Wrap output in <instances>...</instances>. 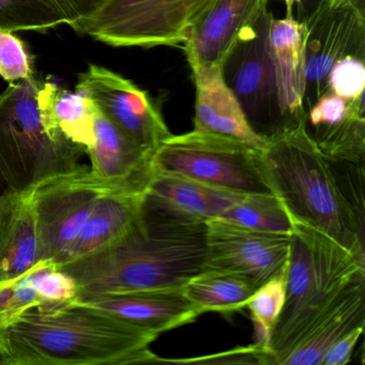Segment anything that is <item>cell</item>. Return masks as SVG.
Instances as JSON below:
<instances>
[{
	"label": "cell",
	"instance_id": "1",
	"mask_svg": "<svg viewBox=\"0 0 365 365\" xmlns=\"http://www.w3.org/2000/svg\"><path fill=\"white\" fill-rule=\"evenodd\" d=\"M206 224L178 221L144 208L116 242L57 268L81 296L180 289L204 271Z\"/></svg>",
	"mask_w": 365,
	"mask_h": 365
},
{
	"label": "cell",
	"instance_id": "2",
	"mask_svg": "<svg viewBox=\"0 0 365 365\" xmlns=\"http://www.w3.org/2000/svg\"><path fill=\"white\" fill-rule=\"evenodd\" d=\"M159 335L85 305L31 309L0 328L5 365H128L162 362L150 350Z\"/></svg>",
	"mask_w": 365,
	"mask_h": 365
},
{
	"label": "cell",
	"instance_id": "3",
	"mask_svg": "<svg viewBox=\"0 0 365 365\" xmlns=\"http://www.w3.org/2000/svg\"><path fill=\"white\" fill-rule=\"evenodd\" d=\"M264 175L294 223L313 228L365 260L364 196L344 185L334 163L318 150L304 123L268 140Z\"/></svg>",
	"mask_w": 365,
	"mask_h": 365
},
{
	"label": "cell",
	"instance_id": "4",
	"mask_svg": "<svg viewBox=\"0 0 365 365\" xmlns=\"http://www.w3.org/2000/svg\"><path fill=\"white\" fill-rule=\"evenodd\" d=\"M292 226L285 303L268 348L275 365L320 314L365 277V260L313 228L294 222Z\"/></svg>",
	"mask_w": 365,
	"mask_h": 365
},
{
	"label": "cell",
	"instance_id": "5",
	"mask_svg": "<svg viewBox=\"0 0 365 365\" xmlns=\"http://www.w3.org/2000/svg\"><path fill=\"white\" fill-rule=\"evenodd\" d=\"M36 76L11 83L0 95V172L8 189L31 192L84 168L86 150L48 135L40 115Z\"/></svg>",
	"mask_w": 365,
	"mask_h": 365
},
{
	"label": "cell",
	"instance_id": "6",
	"mask_svg": "<svg viewBox=\"0 0 365 365\" xmlns=\"http://www.w3.org/2000/svg\"><path fill=\"white\" fill-rule=\"evenodd\" d=\"M262 151L242 140L193 131L166 138L153 157L155 173L177 175L232 193H273Z\"/></svg>",
	"mask_w": 365,
	"mask_h": 365
},
{
	"label": "cell",
	"instance_id": "7",
	"mask_svg": "<svg viewBox=\"0 0 365 365\" xmlns=\"http://www.w3.org/2000/svg\"><path fill=\"white\" fill-rule=\"evenodd\" d=\"M215 1L106 0L97 11L70 27L114 48L175 46L187 40Z\"/></svg>",
	"mask_w": 365,
	"mask_h": 365
},
{
	"label": "cell",
	"instance_id": "8",
	"mask_svg": "<svg viewBox=\"0 0 365 365\" xmlns=\"http://www.w3.org/2000/svg\"><path fill=\"white\" fill-rule=\"evenodd\" d=\"M273 19L272 12L264 8L241 29L221 61L224 82L252 129L267 142L286 130L269 50Z\"/></svg>",
	"mask_w": 365,
	"mask_h": 365
},
{
	"label": "cell",
	"instance_id": "9",
	"mask_svg": "<svg viewBox=\"0 0 365 365\" xmlns=\"http://www.w3.org/2000/svg\"><path fill=\"white\" fill-rule=\"evenodd\" d=\"M120 190L146 191L136 185L98 178L86 166L34 190L40 260L61 266L100 198Z\"/></svg>",
	"mask_w": 365,
	"mask_h": 365
},
{
	"label": "cell",
	"instance_id": "10",
	"mask_svg": "<svg viewBox=\"0 0 365 365\" xmlns=\"http://www.w3.org/2000/svg\"><path fill=\"white\" fill-rule=\"evenodd\" d=\"M305 89L307 113L328 91L335 63L347 57L365 61V14L347 3L324 0L305 23Z\"/></svg>",
	"mask_w": 365,
	"mask_h": 365
},
{
	"label": "cell",
	"instance_id": "11",
	"mask_svg": "<svg viewBox=\"0 0 365 365\" xmlns=\"http://www.w3.org/2000/svg\"><path fill=\"white\" fill-rule=\"evenodd\" d=\"M76 91L88 97L106 118L149 155H155L172 135L151 96L108 68L89 65L78 76Z\"/></svg>",
	"mask_w": 365,
	"mask_h": 365
},
{
	"label": "cell",
	"instance_id": "12",
	"mask_svg": "<svg viewBox=\"0 0 365 365\" xmlns=\"http://www.w3.org/2000/svg\"><path fill=\"white\" fill-rule=\"evenodd\" d=\"M290 235L258 232L221 219L210 220L205 232L204 271H225L257 286L287 269Z\"/></svg>",
	"mask_w": 365,
	"mask_h": 365
},
{
	"label": "cell",
	"instance_id": "13",
	"mask_svg": "<svg viewBox=\"0 0 365 365\" xmlns=\"http://www.w3.org/2000/svg\"><path fill=\"white\" fill-rule=\"evenodd\" d=\"M304 129L330 161L364 163V97L344 99L327 91L305 113Z\"/></svg>",
	"mask_w": 365,
	"mask_h": 365
},
{
	"label": "cell",
	"instance_id": "14",
	"mask_svg": "<svg viewBox=\"0 0 365 365\" xmlns=\"http://www.w3.org/2000/svg\"><path fill=\"white\" fill-rule=\"evenodd\" d=\"M76 304L100 309L160 335L191 324L200 311L180 289L151 290L78 297Z\"/></svg>",
	"mask_w": 365,
	"mask_h": 365
},
{
	"label": "cell",
	"instance_id": "15",
	"mask_svg": "<svg viewBox=\"0 0 365 365\" xmlns=\"http://www.w3.org/2000/svg\"><path fill=\"white\" fill-rule=\"evenodd\" d=\"M241 196L185 177L155 173L147 187L144 208L178 221L206 224L220 219Z\"/></svg>",
	"mask_w": 365,
	"mask_h": 365
},
{
	"label": "cell",
	"instance_id": "16",
	"mask_svg": "<svg viewBox=\"0 0 365 365\" xmlns=\"http://www.w3.org/2000/svg\"><path fill=\"white\" fill-rule=\"evenodd\" d=\"M269 0H215L183 42L190 67L221 65L241 29L252 22Z\"/></svg>",
	"mask_w": 365,
	"mask_h": 365
},
{
	"label": "cell",
	"instance_id": "17",
	"mask_svg": "<svg viewBox=\"0 0 365 365\" xmlns=\"http://www.w3.org/2000/svg\"><path fill=\"white\" fill-rule=\"evenodd\" d=\"M195 83L194 130L242 140L264 150L268 142L254 132L222 76L221 65L192 69Z\"/></svg>",
	"mask_w": 365,
	"mask_h": 365
},
{
	"label": "cell",
	"instance_id": "18",
	"mask_svg": "<svg viewBox=\"0 0 365 365\" xmlns=\"http://www.w3.org/2000/svg\"><path fill=\"white\" fill-rule=\"evenodd\" d=\"M31 192L0 193V285L33 270L41 260Z\"/></svg>",
	"mask_w": 365,
	"mask_h": 365
},
{
	"label": "cell",
	"instance_id": "19",
	"mask_svg": "<svg viewBox=\"0 0 365 365\" xmlns=\"http://www.w3.org/2000/svg\"><path fill=\"white\" fill-rule=\"evenodd\" d=\"M304 25L299 24L294 16L273 19L269 31V50L286 130L304 123Z\"/></svg>",
	"mask_w": 365,
	"mask_h": 365
},
{
	"label": "cell",
	"instance_id": "20",
	"mask_svg": "<svg viewBox=\"0 0 365 365\" xmlns=\"http://www.w3.org/2000/svg\"><path fill=\"white\" fill-rule=\"evenodd\" d=\"M91 174L103 180L117 181L147 189L155 172L153 157L138 147L123 130L97 108L95 142L87 150Z\"/></svg>",
	"mask_w": 365,
	"mask_h": 365
},
{
	"label": "cell",
	"instance_id": "21",
	"mask_svg": "<svg viewBox=\"0 0 365 365\" xmlns=\"http://www.w3.org/2000/svg\"><path fill=\"white\" fill-rule=\"evenodd\" d=\"M365 326V277L354 281L305 330L281 365H320L326 352L344 334Z\"/></svg>",
	"mask_w": 365,
	"mask_h": 365
},
{
	"label": "cell",
	"instance_id": "22",
	"mask_svg": "<svg viewBox=\"0 0 365 365\" xmlns=\"http://www.w3.org/2000/svg\"><path fill=\"white\" fill-rule=\"evenodd\" d=\"M145 197L146 191L136 190H120L102 196L61 264L103 249L123 238L143 217Z\"/></svg>",
	"mask_w": 365,
	"mask_h": 365
},
{
	"label": "cell",
	"instance_id": "23",
	"mask_svg": "<svg viewBox=\"0 0 365 365\" xmlns=\"http://www.w3.org/2000/svg\"><path fill=\"white\" fill-rule=\"evenodd\" d=\"M40 115L46 131L59 142H68L88 150L95 142L97 108L78 91L61 88L56 83H40L38 93Z\"/></svg>",
	"mask_w": 365,
	"mask_h": 365
},
{
	"label": "cell",
	"instance_id": "24",
	"mask_svg": "<svg viewBox=\"0 0 365 365\" xmlns=\"http://www.w3.org/2000/svg\"><path fill=\"white\" fill-rule=\"evenodd\" d=\"M259 286L247 277L225 271L205 270L181 288L185 298L200 312L237 311L247 302Z\"/></svg>",
	"mask_w": 365,
	"mask_h": 365
},
{
	"label": "cell",
	"instance_id": "25",
	"mask_svg": "<svg viewBox=\"0 0 365 365\" xmlns=\"http://www.w3.org/2000/svg\"><path fill=\"white\" fill-rule=\"evenodd\" d=\"M224 221L258 232L290 235L292 221L275 194H245L220 217Z\"/></svg>",
	"mask_w": 365,
	"mask_h": 365
},
{
	"label": "cell",
	"instance_id": "26",
	"mask_svg": "<svg viewBox=\"0 0 365 365\" xmlns=\"http://www.w3.org/2000/svg\"><path fill=\"white\" fill-rule=\"evenodd\" d=\"M286 283L287 269L281 274L260 285L247 304L255 329V344L267 351L273 329L285 303Z\"/></svg>",
	"mask_w": 365,
	"mask_h": 365
},
{
	"label": "cell",
	"instance_id": "27",
	"mask_svg": "<svg viewBox=\"0 0 365 365\" xmlns=\"http://www.w3.org/2000/svg\"><path fill=\"white\" fill-rule=\"evenodd\" d=\"M63 24V16L44 0H0L3 31L46 33Z\"/></svg>",
	"mask_w": 365,
	"mask_h": 365
},
{
	"label": "cell",
	"instance_id": "28",
	"mask_svg": "<svg viewBox=\"0 0 365 365\" xmlns=\"http://www.w3.org/2000/svg\"><path fill=\"white\" fill-rule=\"evenodd\" d=\"M35 273L39 299L35 309L53 313L76 304L80 290L73 277L48 262H40Z\"/></svg>",
	"mask_w": 365,
	"mask_h": 365
},
{
	"label": "cell",
	"instance_id": "29",
	"mask_svg": "<svg viewBox=\"0 0 365 365\" xmlns=\"http://www.w3.org/2000/svg\"><path fill=\"white\" fill-rule=\"evenodd\" d=\"M37 266L23 277L0 285V328L27 311L37 309L39 304L35 273Z\"/></svg>",
	"mask_w": 365,
	"mask_h": 365
},
{
	"label": "cell",
	"instance_id": "30",
	"mask_svg": "<svg viewBox=\"0 0 365 365\" xmlns=\"http://www.w3.org/2000/svg\"><path fill=\"white\" fill-rule=\"evenodd\" d=\"M33 56L14 33L0 29V76L9 84L35 76Z\"/></svg>",
	"mask_w": 365,
	"mask_h": 365
},
{
	"label": "cell",
	"instance_id": "31",
	"mask_svg": "<svg viewBox=\"0 0 365 365\" xmlns=\"http://www.w3.org/2000/svg\"><path fill=\"white\" fill-rule=\"evenodd\" d=\"M365 61L347 57L335 63L328 81V91L344 98L359 99L364 97Z\"/></svg>",
	"mask_w": 365,
	"mask_h": 365
},
{
	"label": "cell",
	"instance_id": "32",
	"mask_svg": "<svg viewBox=\"0 0 365 365\" xmlns=\"http://www.w3.org/2000/svg\"><path fill=\"white\" fill-rule=\"evenodd\" d=\"M61 16L65 24L71 26L97 11L106 0H44Z\"/></svg>",
	"mask_w": 365,
	"mask_h": 365
},
{
	"label": "cell",
	"instance_id": "33",
	"mask_svg": "<svg viewBox=\"0 0 365 365\" xmlns=\"http://www.w3.org/2000/svg\"><path fill=\"white\" fill-rule=\"evenodd\" d=\"M364 327H356L337 339L326 352L320 365H344L349 362L352 351L364 332Z\"/></svg>",
	"mask_w": 365,
	"mask_h": 365
},
{
	"label": "cell",
	"instance_id": "34",
	"mask_svg": "<svg viewBox=\"0 0 365 365\" xmlns=\"http://www.w3.org/2000/svg\"><path fill=\"white\" fill-rule=\"evenodd\" d=\"M324 0H298L296 21L299 24H305L312 16L319 9Z\"/></svg>",
	"mask_w": 365,
	"mask_h": 365
},
{
	"label": "cell",
	"instance_id": "35",
	"mask_svg": "<svg viewBox=\"0 0 365 365\" xmlns=\"http://www.w3.org/2000/svg\"><path fill=\"white\" fill-rule=\"evenodd\" d=\"M330 3H347L365 14V0H328Z\"/></svg>",
	"mask_w": 365,
	"mask_h": 365
},
{
	"label": "cell",
	"instance_id": "36",
	"mask_svg": "<svg viewBox=\"0 0 365 365\" xmlns=\"http://www.w3.org/2000/svg\"><path fill=\"white\" fill-rule=\"evenodd\" d=\"M286 6V16H294V8L298 4V0H281Z\"/></svg>",
	"mask_w": 365,
	"mask_h": 365
},
{
	"label": "cell",
	"instance_id": "37",
	"mask_svg": "<svg viewBox=\"0 0 365 365\" xmlns=\"http://www.w3.org/2000/svg\"><path fill=\"white\" fill-rule=\"evenodd\" d=\"M7 189V183H6L5 179H4L1 172H0V193H3V192H5Z\"/></svg>",
	"mask_w": 365,
	"mask_h": 365
},
{
	"label": "cell",
	"instance_id": "38",
	"mask_svg": "<svg viewBox=\"0 0 365 365\" xmlns=\"http://www.w3.org/2000/svg\"><path fill=\"white\" fill-rule=\"evenodd\" d=\"M0 365H5V360H4L3 354L0 351Z\"/></svg>",
	"mask_w": 365,
	"mask_h": 365
}]
</instances>
